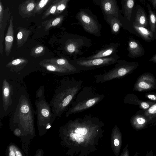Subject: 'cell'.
Segmentation results:
<instances>
[{"label": "cell", "mask_w": 156, "mask_h": 156, "mask_svg": "<svg viewBox=\"0 0 156 156\" xmlns=\"http://www.w3.org/2000/svg\"><path fill=\"white\" fill-rule=\"evenodd\" d=\"M104 19L109 25L112 34L115 35L118 34L122 26L119 19L111 15L104 16Z\"/></svg>", "instance_id": "13"}, {"label": "cell", "mask_w": 156, "mask_h": 156, "mask_svg": "<svg viewBox=\"0 0 156 156\" xmlns=\"http://www.w3.org/2000/svg\"><path fill=\"white\" fill-rule=\"evenodd\" d=\"M65 17L64 15H61L44 21L42 24L44 30L46 31L52 27L60 25L64 21Z\"/></svg>", "instance_id": "16"}, {"label": "cell", "mask_w": 156, "mask_h": 156, "mask_svg": "<svg viewBox=\"0 0 156 156\" xmlns=\"http://www.w3.org/2000/svg\"><path fill=\"white\" fill-rule=\"evenodd\" d=\"M135 28L140 34L146 41H151L153 37L151 33L145 28L141 27H135Z\"/></svg>", "instance_id": "24"}, {"label": "cell", "mask_w": 156, "mask_h": 156, "mask_svg": "<svg viewBox=\"0 0 156 156\" xmlns=\"http://www.w3.org/2000/svg\"><path fill=\"white\" fill-rule=\"evenodd\" d=\"M156 87V81L154 76L147 73L143 74L138 78L135 83L134 89L142 91L154 89Z\"/></svg>", "instance_id": "9"}, {"label": "cell", "mask_w": 156, "mask_h": 156, "mask_svg": "<svg viewBox=\"0 0 156 156\" xmlns=\"http://www.w3.org/2000/svg\"><path fill=\"white\" fill-rule=\"evenodd\" d=\"M149 61H152L156 63V54L153 56L151 59L149 60Z\"/></svg>", "instance_id": "36"}, {"label": "cell", "mask_w": 156, "mask_h": 156, "mask_svg": "<svg viewBox=\"0 0 156 156\" xmlns=\"http://www.w3.org/2000/svg\"><path fill=\"white\" fill-rule=\"evenodd\" d=\"M10 11L7 7L4 12L2 21L0 23V53L2 55L3 54V42L4 40V32L7 23L10 19Z\"/></svg>", "instance_id": "14"}, {"label": "cell", "mask_w": 156, "mask_h": 156, "mask_svg": "<svg viewBox=\"0 0 156 156\" xmlns=\"http://www.w3.org/2000/svg\"><path fill=\"white\" fill-rule=\"evenodd\" d=\"M18 94L14 92L13 86L6 79L3 81L0 98V118L10 115L15 105Z\"/></svg>", "instance_id": "4"}, {"label": "cell", "mask_w": 156, "mask_h": 156, "mask_svg": "<svg viewBox=\"0 0 156 156\" xmlns=\"http://www.w3.org/2000/svg\"><path fill=\"white\" fill-rule=\"evenodd\" d=\"M59 0H54L51 3L50 5L45 10L42 17V19L47 18L51 15H55L56 12L57 7Z\"/></svg>", "instance_id": "23"}, {"label": "cell", "mask_w": 156, "mask_h": 156, "mask_svg": "<svg viewBox=\"0 0 156 156\" xmlns=\"http://www.w3.org/2000/svg\"><path fill=\"white\" fill-rule=\"evenodd\" d=\"M13 20V16H12L10 18L9 25L5 38V51L7 56L9 55L13 45L14 33Z\"/></svg>", "instance_id": "11"}, {"label": "cell", "mask_w": 156, "mask_h": 156, "mask_svg": "<svg viewBox=\"0 0 156 156\" xmlns=\"http://www.w3.org/2000/svg\"><path fill=\"white\" fill-rule=\"evenodd\" d=\"M87 132V130L86 128H78L75 130V133L72 132L69 136L72 140L75 141L76 140L79 144H80L84 141L83 135L86 134Z\"/></svg>", "instance_id": "21"}, {"label": "cell", "mask_w": 156, "mask_h": 156, "mask_svg": "<svg viewBox=\"0 0 156 156\" xmlns=\"http://www.w3.org/2000/svg\"><path fill=\"white\" fill-rule=\"evenodd\" d=\"M146 97L148 99L153 101H156V94H146Z\"/></svg>", "instance_id": "32"}, {"label": "cell", "mask_w": 156, "mask_h": 156, "mask_svg": "<svg viewBox=\"0 0 156 156\" xmlns=\"http://www.w3.org/2000/svg\"><path fill=\"white\" fill-rule=\"evenodd\" d=\"M119 58L117 54L104 58L86 59L80 57L70 62L80 71L93 70L95 68L116 63Z\"/></svg>", "instance_id": "5"}, {"label": "cell", "mask_w": 156, "mask_h": 156, "mask_svg": "<svg viewBox=\"0 0 156 156\" xmlns=\"http://www.w3.org/2000/svg\"><path fill=\"white\" fill-rule=\"evenodd\" d=\"M150 19L151 22L154 23L156 21V17L154 15L152 14L150 16Z\"/></svg>", "instance_id": "35"}, {"label": "cell", "mask_w": 156, "mask_h": 156, "mask_svg": "<svg viewBox=\"0 0 156 156\" xmlns=\"http://www.w3.org/2000/svg\"><path fill=\"white\" fill-rule=\"evenodd\" d=\"M35 114L30 99L27 94H18L15 105L10 115L11 130L20 137L23 152L26 155L30 142L35 136Z\"/></svg>", "instance_id": "1"}, {"label": "cell", "mask_w": 156, "mask_h": 156, "mask_svg": "<svg viewBox=\"0 0 156 156\" xmlns=\"http://www.w3.org/2000/svg\"><path fill=\"white\" fill-rule=\"evenodd\" d=\"M140 23L142 24H144L145 22V18L144 16H142L140 19Z\"/></svg>", "instance_id": "34"}, {"label": "cell", "mask_w": 156, "mask_h": 156, "mask_svg": "<svg viewBox=\"0 0 156 156\" xmlns=\"http://www.w3.org/2000/svg\"><path fill=\"white\" fill-rule=\"evenodd\" d=\"M153 103L152 102L143 101L140 104V107L144 109H146L149 108Z\"/></svg>", "instance_id": "30"}, {"label": "cell", "mask_w": 156, "mask_h": 156, "mask_svg": "<svg viewBox=\"0 0 156 156\" xmlns=\"http://www.w3.org/2000/svg\"><path fill=\"white\" fill-rule=\"evenodd\" d=\"M95 101L94 99H91L88 100L86 103L87 106L90 107L93 105L95 103Z\"/></svg>", "instance_id": "33"}, {"label": "cell", "mask_w": 156, "mask_h": 156, "mask_svg": "<svg viewBox=\"0 0 156 156\" xmlns=\"http://www.w3.org/2000/svg\"><path fill=\"white\" fill-rule=\"evenodd\" d=\"M28 63V60L23 58L15 59L8 63L6 65L7 67L10 68L16 72L20 71Z\"/></svg>", "instance_id": "19"}, {"label": "cell", "mask_w": 156, "mask_h": 156, "mask_svg": "<svg viewBox=\"0 0 156 156\" xmlns=\"http://www.w3.org/2000/svg\"><path fill=\"white\" fill-rule=\"evenodd\" d=\"M118 44L112 42L106 45L101 49L89 56L85 57L86 59H92L99 58H106L117 54Z\"/></svg>", "instance_id": "10"}, {"label": "cell", "mask_w": 156, "mask_h": 156, "mask_svg": "<svg viewBox=\"0 0 156 156\" xmlns=\"http://www.w3.org/2000/svg\"><path fill=\"white\" fill-rule=\"evenodd\" d=\"M145 116L149 119L156 117V103L152 105L145 112Z\"/></svg>", "instance_id": "29"}, {"label": "cell", "mask_w": 156, "mask_h": 156, "mask_svg": "<svg viewBox=\"0 0 156 156\" xmlns=\"http://www.w3.org/2000/svg\"><path fill=\"white\" fill-rule=\"evenodd\" d=\"M76 19L78 23L86 32L96 36L101 35V24L96 16L88 9L81 8L76 13Z\"/></svg>", "instance_id": "3"}, {"label": "cell", "mask_w": 156, "mask_h": 156, "mask_svg": "<svg viewBox=\"0 0 156 156\" xmlns=\"http://www.w3.org/2000/svg\"><path fill=\"white\" fill-rule=\"evenodd\" d=\"M70 0H59L57 10L55 15H58L66 9L68 3Z\"/></svg>", "instance_id": "26"}, {"label": "cell", "mask_w": 156, "mask_h": 156, "mask_svg": "<svg viewBox=\"0 0 156 156\" xmlns=\"http://www.w3.org/2000/svg\"><path fill=\"white\" fill-rule=\"evenodd\" d=\"M94 1L100 6L104 16L111 15L119 19L121 16L117 0H94Z\"/></svg>", "instance_id": "8"}, {"label": "cell", "mask_w": 156, "mask_h": 156, "mask_svg": "<svg viewBox=\"0 0 156 156\" xmlns=\"http://www.w3.org/2000/svg\"><path fill=\"white\" fill-rule=\"evenodd\" d=\"M54 0H41L37 3L34 13L38 14L41 13Z\"/></svg>", "instance_id": "25"}, {"label": "cell", "mask_w": 156, "mask_h": 156, "mask_svg": "<svg viewBox=\"0 0 156 156\" xmlns=\"http://www.w3.org/2000/svg\"><path fill=\"white\" fill-rule=\"evenodd\" d=\"M45 48L41 45H38L33 48L30 52V55L33 56H41L45 53Z\"/></svg>", "instance_id": "27"}, {"label": "cell", "mask_w": 156, "mask_h": 156, "mask_svg": "<svg viewBox=\"0 0 156 156\" xmlns=\"http://www.w3.org/2000/svg\"><path fill=\"white\" fill-rule=\"evenodd\" d=\"M147 122V121L145 118L142 116H138L135 117L133 123L136 128L139 129L144 127Z\"/></svg>", "instance_id": "28"}, {"label": "cell", "mask_w": 156, "mask_h": 156, "mask_svg": "<svg viewBox=\"0 0 156 156\" xmlns=\"http://www.w3.org/2000/svg\"><path fill=\"white\" fill-rule=\"evenodd\" d=\"M128 56L136 57L141 55L143 49L139 44L134 40H130L128 43Z\"/></svg>", "instance_id": "18"}, {"label": "cell", "mask_w": 156, "mask_h": 156, "mask_svg": "<svg viewBox=\"0 0 156 156\" xmlns=\"http://www.w3.org/2000/svg\"><path fill=\"white\" fill-rule=\"evenodd\" d=\"M44 62L57 65L64 68L72 73H77L80 72L65 58L47 59L45 60Z\"/></svg>", "instance_id": "12"}, {"label": "cell", "mask_w": 156, "mask_h": 156, "mask_svg": "<svg viewBox=\"0 0 156 156\" xmlns=\"http://www.w3.org/2000/svg\"><path fill=\"white\" fill-rule=\"evenodd\" d=\"M115 67L104 73L95 75L97 82L102 83L124 77L132 72L136 67V65L123 60H118Z\"/></svg>", "instance_id": "6"}, {"label": "cell", "mask_w": 156, "mask_h": 156, "mask_svg": "<svg viewBox=\"0 0 156 156\" xmlns=\"http://www.w3.org/2000/svg\"><path fill=\"white\" fill-rule=\"evenodd\" d=\"M23 151L14 144H9L6 151V155L8 156H23L25 155Z\"/></svg>", "instance_id": "22"}, {"label": "cell", "mask_w": 156, "mask_h": 156, "mask_svg": "<svg viewBox=\"0 0 156 156\" xmlns=\"http://www.w3.org/2000/svg\"><path fill=\"white\" fill-rule=\"evenodd\" d=\"M4 13V10L3 6L1 0L0 1V23H1L3 20V16Z\"/></svg>", "instance_id": "31"}, {"label": "cell", "mask_w": 156, "mask_h": 156, "mask_svg": "<svg viewBox=\"0 0 156 156\" xmlns=\"http://www.w3.org/2000/svg\"><path fill=\"white\" fill-rule=\"evenodd\" d=\"M40 64L49 71L64 73H72L67 69L55 64L44 62L40 63Z\"/></svg>", "instance_id": "20"}, {"label": "cell", "mask_w": 156, "mask_h": 156, "mask_svg": "<svg viewBox=\"0 0 156 156\" xmlns=\"http://www.w3.org/2000/svg\"><path fill=\"white\" fill-rule=\"evenodd\" d=\"M37 4L35 0H27L19 5V11L23 15H30L34 12Z\"/></svg>", "instance_id": "15"}, {"label": "cell", "mask_w": 156, "mask_h": 156, "mask_svg": "<svg viewBox=\"0 0 156 156\" xmlns=\"http://www.w3.org/2000/svg\"><path fill=\"white\" fill-rule=\"evenodd\" d=\"M119 144V142L118 140L115 139L114 140V144L115 146H118Z\"/></svg>", "instance_id": "37"}, {"label": "cell", "mask_w": 156, "mask_h": 156, "mask_svg": "<svg viewBox=\"0 0 156 156\" xmlns=\"http://www.w3.org/2000/svg\"><path fill=\"white\" fill-rule=\"evenodd\" d=\"M89 39L83 36L74 35L73 37L68 39L65 44L64 49L69 54L75 55H81L83 52L81 49L84 47L89 46Z\"/></svg>", "instance_id": "7"}, {"label": "cell", "mask_w": 156, "mask_h": 156, "mask_svg": "<svg viewBox=\"0 0 156 156\" xmlns=\"http://www.w3.org/2000/svg\"><path fill=\"white\" fill-rule=\"evenodd\" d=\"M35 98L34 113L37 118L39 135L42 136L51 128L55 119L50 104L47 101L41 90L37 92Z\"/></svg>", "instance_id": "2"}, {"label": "cell", "mask_w": 156, "mask_h": 156, "mask_svg": "<svg viewBox=\"0 0 156 156\" xmlns=\"http://www.w3.org/2000/svg\"><path fill=\"white\" fill-rule=\"evenodd\" d=\"M31 31L26 28L19 27L16 36V45L17 48L22 46L27 41Z\"/></svg>", "instance_id": "17"}]
</instances>
